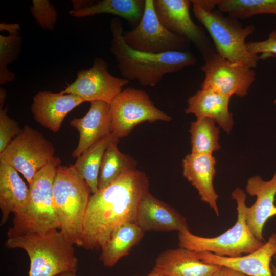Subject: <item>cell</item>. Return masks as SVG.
Instances as JSON below:
<instances>
[{"mask_svg":"<svg viewBox=\"0 0 276 276\" xmlns=\"http://www.w3.org/2000/svg\"><path fill=\"white\" fill-rule=\"evenodd\" d=\"M55 276H77L76 273L72 272H64L59 273Z\"/></svg>","mask_w":276,"mask_h":276,"instance_id":"d590c367","label":"cell"},{"mask_svg":"<svg viewBox=\"0 0 276 276\" xmlns=\"http://www.w3.org/2000/svg\"><path fill=\"white\" fill-rule=\"evenodd\" d=\"M0 103V153L22 131L19 124L7 114L8 108Z\"/></svg>","mask_w":276,"mask_h":276,"instance_id":"4dcf8cb0","label":"cell"},{"mask_svg":"<svg viewBox=\"0 0 276 276\" xmlns=\"http://www.w3.org/2000/svg\"><path fill=\"white\" fill-rule=\"evenodd\" d=\"M274 259L276 260V255L274 256Z\"/></svg>","mask_w":276,"mask_h":276,"instance_id":"f35d334b","label":"cell"},{"mask_svg":"<svg viewBox=\"0 0 276 276\" xmlns=\"http://www.w3.org/2000/svg\"><path fill=\"white\" fill-rule=\"evenodd\" d=\"M30 11L37 23L43 29L53 30L57 19L54 6L48 0H33Z\"/></svg>","mask_w":276,"mask_h":276,"instance_id":"f546056e","label":"cell"},{"mask_svg":"<svg viewBox=\"0 0 276 276\" xmlns=\"http://www.w3.org/2000/svg\"><path fill=\"white\" fill-rule=\"evenodd\" d=\"M137 276V275H135ZM146 276H163L157 270L153 268L151 271Z\"/></svg>","mask_w":276,"mask_h":276,"instance_id":"e575fe53","label":"cell"},{"mask_svg":"<svg viewBox=\"0 0 276 276\" xmlns=\"http://www.w3.org/2000/svg\"><path fill=\"white\" fill-rule=\"evenodd\" d=\"M192 4L194 15L209 32L216 53L232 63L256 67L261 59L248 51L245 42L255 31L254 25L244 27L237 19L224 16L219 10L207 11Z\"/></svg>","mask_w":276,"mask_h":276,"instance_id":"52a82bcc","label":"cell"},{"mask_svg":"<svg viewBox=\"0 0 276 276\" xmlns=\"http://www.w3.org/2000/svg\"><path fill=\"white\" fill-rule=\"evenodd\" d=\"M5 246L9 249L19 248L26 251L30 262L29 276L76 273L78 268L73 244L57 229L8 237Z\"/></svg>","mask_w":276,"mask_h":276,"instance_id":"3957f363","label":"cell"},{"mask_svg":"<svg viewBox=\"0 0 276 276\" xmlns=\"http://www.w3.org/2000/svg\"><path fill=\"white\" fill-rule=\"evenodd\" d=\"M110 29L112 34L110 51L121 74L129 81L136 80L143 86L153 87L165 74L197 63L195 56L188 50L153 54L131 49L124 41L122 24L117 17L111 20Z\"/></svg>","mask_w":276,"mask_h":276,"instance_id":"7a4b0ae2","label":"cell"},{"mask_svg":"<svg viewBox=\"0 0 276 276\" xmlns=\"http://www.w3.org/2000/svg\"><path fill=\"white\" fill-rule=\"evenodd\" d=\"M84 102L74 94L40 91L33 98L31 110L37 123L56 133L68 113Z\"/></svg>","mask_w":276,"mask_h":276,"instance_id":"2e32d148","label":"cell"},{"mask_svg":"<svg viewBox=\"0 0 276 276\" xmlns=\"http://www.w3.org/2000/svg\"><path fill=\"white\" fill-rule=\"evenodd\" d=\"M108 66L105 60L95 58L93 66L78 71L75 80L61 93L76 94L85 102L102 101L110 104L129 81L112 75L108 71Z\"/></svg>","mask_w":276,"mask_h":276,"instance_id":"4fadbf2b","label":"cell"},{"mask_svg":"<svg viewBox=\"0 0 276 276\" xmlns=\"http://www.w3.org/2000/svg\"><path fill=\"white\" fill-rule=\"evenodd\" d=\"M144 233L134 222L125 223L116 227L101 248L100 260L103 265L107 267L114 266L140 242Z\"/></svg>","mask_w":276,"mask_h":276,"instance_id":"cb8c5ba5","label":"cell"},{"mask_svg":"<svg viewBox=\"0 0 276 276\" xmlns=\"http://www.w3.org/2000/svg\"><path fill=\"white\" fill-rule=\"evenodd\" d=\"M112 132L119 139L128 136L133 128L145 122H169L172 118L157 108L145 91L127 87L110 104Z\"/></svg>","mask_w":276,"mask_h":276,"instance_id":"9c48e42d","label":"cell"},{"mask_svg":"<svg viewBox=\"0 0 276 276\" xmlns=\"http://www.w3.org/2000/svg\"><path fill=\"white\" fill-rule=\"evenodd\" d=\"M1 30H7L9 35H0V84H4L15 79V74L8 68V65L17 57L21 44V37L17 23H1Z\"/></svg>","mask_w":276,"mask_h":276,"instance_id":"83f0119b","label":"cell"},{"mask_svg":"<svg viewBox=\"0 0 276 276\" xmlns=\"http://www.w3.org/2000/svg\"><path fill=\"white\" fill-rule=\"evenodd\" d=\"M116 137L112 133L98 140L77 157L73 165L89 186L92 194L98 190L99 174L104 153Z\"/></svg>","mask_w":276,"mask_h":276,"instance_id":"484cf974","label":"cell"},{"mask_svg":"<svg viewBox=\"0 0 276 276\" xmlns=\"http://www.w3.org/2000/svg\"><path fill=\"white\" fill-rule=\"evenodd\" d=\"M60 164V159L55 156L36 173L29 186L27 201L14 214L13 225L7 232L8 238L59 229L60 223L53 202V187Z\"/></svg>","mask_w":276,"mask_h":276,"instance_id":"277c9868","label":"cell"},{"mask_svg":"<svg viewBox=\"0 0 276 276\" xmlns=\"http://www.w3.org/2000/svg\"><path fill=\"white\" fill-rule=\"evenodd\" d=\"M219 267L204 262L195 251L179 247L160 254L153 268L163 276H213Z\"/></svg>","mask_w":276,"mask_h":276,"instance_id":"ffe728a7","label":"cell"},{"mask_svg":"<svg viewBox=\"0 0 276 276\" xmlns=\"http://www.w3.org/2000/svg\"><path fill=\"white\" fill-rule=\"evenodd\" d=\"M273 103L276 104V98L274 100Z\"/></svg>","mask_w":276,"mask_h":276,"instance_id":"74e56055","label":"cell"},{"mask_svg":"<svg viewBox=\"0 0 276 276\" xmlns=\"http://www.w3.org/2000/svg\"><path fill=\"white\" fill-rule=\"evenodd\" d=\"M73 9L71 16L81 18L99 14H109L126 19L135 28L143 15L145 0H101L95 3L87 1H72Z\"/></svg>","mask_w":276,"mask_h":276,"instance_id":"44dd1931","label":"cell"},{"mask_svg":"<svg viewBox=\"0 0 276 276\" xmlns=\"http://www.w3.org/2000/svg\"><path fill=\"white\" fill-rule=\"evenodd\" d=\"M119 139L114 138L106 149L102 158L98 179V189L111 184L124 174L136 169L137 162L118 149Z\"/></svg>","mask_w":276,"mask_h":276,"instance_id":"d4e9b609","label":"cell"},{"mask_svg":"<svg viewBox=\"0 0 276 276\" xmlns=\"http://www.w3.org/2000/svg\"><path fill=\"white\" fill-rule=\"evenodd\" d=\"M216 163V158L212 154L191 153L183 159L182 169L183 176L197 190L201 200L219 216V196L213 185Z\"/></svg>","mask_w":276,"mask_h":276,"instance_id":"d6986e66","label":"cell"},{"mask_svg":"<svg viewBox=\"0 0 276 276\" xmlns=\"http://www.w3.org/2000/svg\"><path fill=\"white\" fill-rule=\"evenodd\" d=\"M197 257L206 263L225 266L247 276H272L271 261L276 255V233L258 249L237 257L219 256L209 252H196Z\"/></svg>","mask_w":276,"mask_h":276,"instance_id":"5bb4252c","label":"cell"},{"mask_svg":"<svg viewBox=\"0 0 276 276\" xmlns=\"http://www.w3.org/2000/svg\"><path fill=\"white\" fill-rule=\"evenodd\" d=\"M192 4H196L207 11H211L217 6L218 0H192Z\"/></svg>","mask_w":276,"mask_h":276,"instance_id":"836d02e7","label":"cell"},{"mask_svg":"<svg viewBox=\"0 0 276 276\" xmlns=\"http://www.w3.org/2000/svg\"><path fill=\"white\" fill-rule=\"evenodd\" d=\"M135 223L145 232L149 231L178 232L190 230L186 218L149 192L139 204Z\"/></svg>","mask_w":276,"mask_h":276,"instance_id":"ac0fdd59","label":"cell"},{"mask_svg":"<svg viewBox=\"0 0 276 276\" xmlns=\"http://www.w3.org/2000/svg\"><path fill=\"white\" fill-rule=\"evenodd\" d=\"M213 276H247L239 271L233 269L220 266L219 269L216 271Z\"/></svg>","mask_w":276,"mask_h":276,"instance_id":"d6a6232c","label":"cell"},{"mask_svg":"<svg viewBox=\"0 0 276 276\" xmlns=\"http://www.w3.org/2000/svg\"><path fill=\"white\" fill-rule=\"evenodd\" d=\"M231 97L211 90L201 89L188 99L185 112L194 114L197 118H211L229 134L234 125L233 115L229 111Z\"/></svg>","mask_w":276,"mask_h":276,"instance_id":"7402d4cb","label":"cell"},{"mask_svg":"<svg viewBox=\"0 0 276 276\" xmlns=\"http://www.w3.org/2000/svg\"><path fill=\"white\" fill-rule=\"evenodd\" d=\"M232 197L236 202L237 211V221L233 226L214 237L198 236L190 230L179 232V246L195 252H209L228 257H240L260 248L265 242L255 237L246 221V194L236 188L232 193Z\"/></svg>","mask_w":276,"mask_h":276,"instance_id":"8992f818","label":"cell"},{"mask_svg":"<svg viewBox=\"0 0 276 276\" xmlns=\"http://www.w3.org/2000/svg\"><path fill=\"white\" fill-rule=\"evenodd\" d=\"M272 276H276V265L271 264Z\"/></svg>","mask_w":276,"mask_h":276,"instance_id":"8d00e7d4","label":"cell"},{"mask_svg":"<svg viewBox=\"0 0 276 276\" xmlns=\"http://www.w3.org/2000/svg\"><path fill=\"white\" fill-rule=\"evenodd\" d=\"M217 6L219 11L237 19L258 14L276 15V0H218Z\"/></svg>","mask_w":276,"mask_h":276,"instance_id":"f1b7e54d","label":"cell"},{"mask_svg":"<svg viewBox=\"0 0 276 276\" xmlns=\"http://www.w3.org/2000/svg\"><path fill=\"white\" fill-rule=\"evenodd\" d=\"M191 153L212 154L220 149L219 143L220 131L215 121L209 118H197L191 123Z\"/></svg>","mask_w":276,"mask_h":276,"instance_id":"4316f807","label":"cell"},{"mask_svg":"<svg viewBox=\"0 0 276 276\" xmlns=\"http://www.w3.org/2000/svg\"><path fill=\"white\" fill-rule=\"evenodd\" d=\"M53 145L38 130L26 125L0 153L3 160L20 173L30 186L33 178L54 157Z\"/></svg>","mask_w":276,"mask_h":276,"instance_id":"ba28073f","label":"cell"},{"mask_svg":"<svg viewBox=\"0 0 276 276\" xmlns=\"http://www.w3.org/2000/svg\"><path fill=\"white\" fill-rule=\"evenodd\" d=\"M70 125L79 134L77 146L72 153L77 158L95 142L112 133L110 104L102 101L90 102L86 114L74 118Z\"/></svg>","mask_w":276,"mask_h":276,"instance_id":"e0dca14e","label":"cell"},{"mask_svg":"<svg viewBox=\"0 0 276 276\" xmlns=\"http://www.w3.org/2000/svg\"><path fill=\"white\" fill-rule=\"evenodd\" d=\"M246 45L250 54L256 55L261 54L259 56L260 59L276 55V30L271 31L266 39L247 42Z\"/></svg>","mask_w":276,"mask_h":276,"instance_id":"1f68e13d","label":"cell"},{"mask_svg":"<svg viewBox=\"0 0 276 276\" xmlns=\"http://www.w3.org/2000/svg\"><path fill=\"white\" fill-rule=\"evenodd\" d=\"M246 192L256 196L255 203L246 207L245 218L247 224L255 237L264 242L263 231L267 220L276 216V171L269 180H264L259 176H254L247 180Z\"/></svg>","mask_w":276,"mask_h":276,"instance_id":"9a60e30c","label":"cell"},{"mask_svg":"<svg viewBox=\"0 0 276 276\" xmlns=\"http://www.w3.org/2000/svg\"><path fill=\"white\" fill-rule=\"evenodd\" d=\"M149 187L146 174L135 169L92 194L83 219L79 247L86 250L101 248L116 227L135 223L139 204L149 192Z\"/></svg>","mask_w":276,"mask_h":276,"instance_id":"6da1fadb","label":"cell"},{"mask_svg":"<svg viewBox=\"0 0 276 276\" xmlns=\"http://www.w3.org/2000/svg\"><path fill=\"white\" fill-rule=\"evenodd\" d=\"M123 38L131 49L153 54L188 51L190 43L164 27L155 12L153 0H145L141 21L131 30L124 31Z\"/></svg>","mask_w":276,"mask_h":276,"instance_id":"30bf717a","label":"cell"},{"mask_svg":"<svg viewBox=\"0 0 276 276\" xmlns=\"http://www.w3.org/2000/svg\"><path fill=\"white\" fill-rule=\"evenodd\" d=\"M18 172L7 163L0 160L1 226L7 221L11 213L15 214L27 200L29 188Z\"/></svg>","mask_w":276,"mask_h":276,"instance_id":"603a6c76","label":"cell"},{"mask_svg":"<svg viewBox=\"0 0 276 276\" xmlns=\"http://www.w3.org/2000/svg\"><path fill=\"white\" fill-rule=\"evenodd\" d=\"M91 193L89 186L73 165L59 166L53 187L59 230L70 242L79 247Z\"/></svg>","mask_w":276,"mask_h":276,"instance_id":"5b68a950","label":"cell"},{"mask_svg":"<svg viewBox=\"0 0 276 276\" xmlns=\"http://www.w3.org/2000/svg\"><path fill=\"white\" fill-rule=\"evenodd\" d=\"M204 61L200 67L205 74L201 89L230 97L247 94L255 79L253 68L232 63L216 52Z\"/></svg>","mask_w":276,"mask_h":276,"instance_id":"7c38bea8","label":"cell"},{"mask_svg":"<svg viewBox=\"0 0 276 276\" xmlns=\"http://www.w3.org/2000/svg\"><path fill=\"white\" fill-rule=\"evenodd\" d=\"M191 3L188 0H153L155 12L164 27L193 43L205 61L216 52L204 29L192 20Z\"/></svg>","mask_w":276,"mask_h":276,"instance_id":"8fae6325","label":"cell"}]
</instances>
